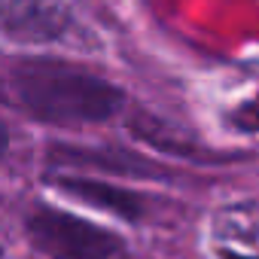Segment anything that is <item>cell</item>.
<instances>
[{"label": "cell", "mask_w": 259, "mask_h": 259, "mask_svg": "<svg viewBox=\"0 0 259 259\" xmlns=\"http://www.w3.org/2000/svg\"><path fill=\"white\" fill-rule=\"evenodd\" d=\"M0 98L34 122L55 128L101 125L122 113L125 89L76 61L34 55L0 67Z\"/></svg>", "instance_id": "1"}, {"label": "cell", "mask_w": 259, "mask_h": 259, "mask_svg": "<svg viewBox=\"0 0 259 259\" xmlns=\"http://www.w3.org/2000/svg\"><path fill=\"white\" fill-rule=\"evenodd\" d=\"M22 226L31 247L49 259H116L125 250L113 229L52 204H34Z\"/></svg>", "instance_id": "2"}, {"label": "cell", "mask_w": 259, "mask_h": 259, "mask_svg": "<svg viewBox=\"0 0 259 259\" xmlns=\"http://www.w3.org/2000/svg\"><path fill=\"white\" fill-rule=\"evenodd\" d=\"M73 10L67 0H0V40L19 46H49L67 37Z\"/></svg>", "instance_id": "3"}, {"label": "cell", "mask_w": 259, "mask_h": 259, "mask_svg": "<svg viewBox=\"0 0 259 259\" xmlns=\"http://www.w3.org/2000/svg\"><path fill=\"white\" fill-rule=\"evenodd\" d=\"M49 171H73V174H122V177H150L168 180L174 177L165 165L116 147H79V144H52L46 147Z\"/></svg>", "instance_id": "4"}, {"label": "cell", "mask_w": 259, "mask_h": 259, "mask_svg": "<svg viewBox=\"0 0 259 259\" xmlns=\"http://www.w3.org/2000/svg\"><path fill=\"white\" fill-rule=\"evenodd\" d=\"M46 186H52L55 192L79 201V204H89V207H98L101 213H110L116 220H125V223H141L150 210L147 204V195L128 189V186H119L107 177H95V174H73V171H52L43 177Z\"/></svg>", "instance_id": "5"}, {"label": "cell", "mask_w": 259, "mask_h": 259, "mask_svg": "<svg viewBox=\"0 0 259 259\" xmlns=\"http://www.w3.org/2000/svg\"><path fill=\"white\" fill-rule=\"evenodd\" d=\"M226 125L241 135H259V92L244 98L241 104H235L226 113Z\"/></svg>", "instance_id": "6"}, {"label": "cell", "mask_w": 259, "mask_h": 259, "mask_svg": "<svg viewBox=\"0 0 259 259\" xmlns=\"http://www.w3.org/2000/svg\"><path fill=\"white\" fill-rule=\"evenodd\" d=\"M10 144H13V135H10V125L4 122V116H0V159H4L10 153Z\"/></svg>", "instance_id": "7"}, {"label": "cell", "mask_w": 259, "mask_h": 259, "mask_svg": "<svg viewBox=\"0 0 259 259\" xmlns=\"http://www.w3.org/2000/svg\"><path fill=\"white\" fill-rule=\"evenodd\" d=\"M0 256H4V247H0Z\"/></svg>", "instance_id": "8"}]
</instances>
